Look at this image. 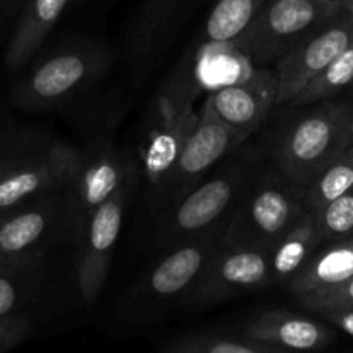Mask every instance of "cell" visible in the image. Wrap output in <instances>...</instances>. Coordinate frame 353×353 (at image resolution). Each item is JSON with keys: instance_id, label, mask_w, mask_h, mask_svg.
Here are the masks:
<instances>
[{"instance_id": "cell-1", "label": "cell", "mask_w": 353, "mask_h": 353, "mask_svg": "<svg viewBox=\"0 0 353 353\" xmlns=\"http://www.w3.org/2000/svg\"><path fill=\"white\" fill-rule=\"evenodd\" d=\"M241 147L226 155L188 192L165 203L155 234V243L162 250L209 231L223 230L261 172L257 159L245 154Z\"/></svg>"}, {"instance_id": "cell-2", "label": "cell", "mask_w": 353, "mask_h": 353, "mask_svg": "<svg viewBox=\"0 0 353 353\" xmlns=\"http://www.w3.org/2000/svg\"><path fill=\"white\" fill-rule=\"evenodd\" d=\"M312 105L285 121L265 141L272 169L302 190L345 154L353 116L350 102L324 100Z\"/></svg>"}, {"instance_id": "cell-3", "label": "cell", "mask_w": 353, "mask_h": 353, "mask_svg": "<svg viewBox=\"0 0 353 353\" xmlns=\"http://www.w3.org/2000/svg\"><path fill=\"white\" fill-rule=\"evenodd\" d=\"M305 212L302 188L276 169L261 171L228 217L221 240L268 252Z\"/></svg>"}, {"instance_id": "cell-4", "label": "cell", "mask_w": 353, "mask_h": 353, "mask_svg": "<svg viewBox=\"0 0 353 353\" xmlns=\"http://www.w3.org/2000/svg\"><path fill=\"white\" fill-rule=\"evenodd\" d=\"M110 54L97 43L65 45L30 65L9 100L21 110H52L93 85L109 68Z\"/></svg>"}, {"instance_id": "cell-5", "label": "cell", "mask_w": 353, "mask_h": 353, "mask_svg": "<svg viewBox=\"0 0 353 353\" xmlns=\"http://www.w3.org/2000/svg\"><path fill=\"white\" fill-rule=\"evenodd\" d=\"M221 231H209L168 248L164 257L124 296V316L133 323H145L159 317L176 302H183L219 243Z\"/></svg>"}, {"instance_id": "cell-6", "label": "cell", "mask_w": 353, "mask_h": 353, "mask_svg": "<svg viewBox=\"0 0 353 353\" xmlns=\"http://www.w3.org/2000/svg\"><path fill=\"white\" fill-rule=\"evenodd\" d=\"M83 228L69 186L0 216V248L7 262L41 259L59 243H76Z\"/></svg>"}, {"instance_id": "cell-7", "label": "cell", "mask_w": 353, "mask_h": 353, "mask_svg": "<svg viewBox=\"0 0 353 353\" xmlns=\"http://www.w3.org/2000/svg\"><path fill=\"white\" fill-rule=\"evenodd\" d=\"M192 86L176 85L150 103L138 143L141 174L157 193L196 121Z\"/></svg>"}, {"instance_id": "cell-8", "label": "cell", "mask_w": 353, "mask_h": 353, "mask_svg": "<svg viewBox=\"0 0 353 353\" xmlns=\"http://www.w3.org/2000/svg\"><path fill=\"white\" fill-rule=\"evenodd\" d=\"M138 165L128 172L121 188L86 216L76 245V281L83 300L95 303L109 278L128 200L137 183Z\"/></svg>"}, {"instance_id": "cell-9", "label": "cell", "mask_w": 353, "mask_h": 353, "mask_svg": "<svg viewBox=\"0 0 353 353\" xmlns=\"http://www.w3.org/2000/svg\"><path fill=\"white\" fill-rule=\"evenodd\" d=\"M338 0H264L238 50L255 65H272L303 33L330 19Z\"/></svg>"}, {"instance_id": "cell-10", "label": "cell", "mask_w": 353, "mask_h": 353, "mask_svg": "<svg viewBox=\"0 0 353 353\" xmlns=\"http://www.w3.org/2000/svg\"><path fill=\"white\" fill-rule=\"evenodd\" d=\"M274 285L268 252L226 243L219 238L212 255L183 303L209 307Z\"/></svg>"}, {"instance_id": "cell-11", "label": "cell", "mask_w": 353, "mask_h": 353, "mask_svg": "<svg viewBox=\"0 0 353 353\" xmlns=\"http://www.w3.org/2000/svg\"><path fill=\"white\" fill-rule=\"evenodd\" d=\"M353 41V17L340 10L303 33L274 62L276 105H288L303 86Z\"/></svg>"}, {"instance_id": "cell-12", "label": "cell", "mask_w": 353, "mask_h": 353, "mask_svg": "<svg viewBox=\"0 0 353 353\" xmlns=\"http://www.w3.org/2000/svg\"><path fill=\"white\" fill-rule=\"evenodd\" d=\"M247 141L234 130L223 123L207 103L196 114L193 130L179 150L174 165L165 176L164 183L155 193L161 203H169L188 192L200 181L207 172L212 171L226 155L233 154L236 148Z\"/></svg>"}, {"instance_id": "cell-13", "label": "cell", "mask_w": 353, "mask_h": 353, "mask_svg": "<svg viewBox=\"0 0 353 353\" xmlns=\"http://www.w3.org/2000/svg\"><path fill=\"white\" fill-rule=\"evenodd\" d=\"M79 152L59 140L38 145L0 178V216L71 185Z\"/></svg>"}, {"instance_id": "cell-14", "label": "cell", "mask_w": 353, "mask_h": 353, "mask_svg": "<svg viewBox=\"0 0 353 353\" xmlns=\"http://www.w3.org/2000/svg\"><path fill=\"white\" fill-rule=\"evenodd\" d=\"M205 103L226 126L248 138L265 123L276 105L274 72L265 65L250 69L245 78L212 90Z\"/></svg>"}, {"instance_id": "cell-15", "label": "cell", "mask_w": 353, "mask_h": 353, "mask_svg": "<svg viewBox=\"0 0 353 353\" xmlns=\"http://www.w3.org/2000/svg\"><path fill=\"white\" fill-rule=\"evenodd\" d=\"M134 165L110 140L95 141L88 150L79 154L69 190L83 223L92 210L121 188Z\"/></svg>"}, {"instance_id": "cell-16", "label": "cell", "mask_w": 353, "mask_h": 353, "mask_svg": "<svg viewBox=\"0 0 353 353\" xmlns=\"http://www.w3.org/2000/svg\"><path fill=\"white\" fill-rule=\"evenodd\" d=\"M238 330L278 353L321 350L334 341L333 330L319 321L288 310H265L238 326Z\"/></svg>"}, {"instance_id": "cell-17", "label": "cell", "mask_w": 353, "mask_h": 353, "mask_svg": "<svg viewBox=\"0 0 353 353\" xmlns=\"http://www.w3.org/2000/svg\"><path fill=\"white\" fill-rule=\"evenodd\" d=\"M72 0H26L16 16L3 64L9 72L28 68Z\"/></svg>"}, {"instance_id": "cell-18", "label": "cell", "mask_w": 353, "mask_h": 353, "mask_svg": "<svg viewBox=\"0 0 353 353\" xmlns=\"http://www.w3.org/2000/svg\"><path fill=\"white\" fill-rule=\"evenodd\" d=\"M331 245L317 248L302 271L288 283L295 296L319 292L347 281L353 276V236L330 241Z\"/></svg>"}, {"instance_id": "cell-19", "label": "cell", "mask_w": 353, "mask_h": 353, "mask_svg": "<svg viewBox=\"0 0 353 353\" xmlns=\"http://www.w3.org/2000/svg\"><path fill=\"white\" fill-rule=\"evenodd\" d=\"M319 247L314 214L307 210L268 250L274 285H288Z\"/></svg>"}, {"instance_id": "cell-20", "label": "cell", "mask_w": 353, "mask_h": 353, "mask_svg": "<svg viewBox=\"0 0 353 353\" xmlns=\"http://www.w3.org/2000/svg\"><path fill=\"white\" fill-rule=\"evenodd\" d=\"M264 0H217L199 34L202 47H240Z\"/></svg>"}, {"instance_id": "cell-21", "label": "cell", "mask_w": 353, "mask_h": 353, "mask_svg": "<svg viewBox=\"0 0 353 353\" xmlns=\"http://www.w3.org/2000/svg\"><path fill=\"white\" fill-rule=\"evenodd\" d=\"M159 350L164 353H278L274 348L252 340L238 327L199 330L171 338Z\"/></svg>"}, {"instance_id": "cell-22", "label": "cell", "mask_w": 353, "mask_h": 353, "mask_svg": "<svg viewBox=\"0 0 353 353\" xmlns=\"http://www.w3.org/2000/svg\"><path fill=\"white\" fill-rule=\"evenodd\" d=\"M185 2L188 0H148L128 34V54L133 59H145L154 54Z\"/></svg>"}, {"instance_id": "cell-23", "label": "cell", "mask_w": 353, "mask_h": 353, "mask_svg": "<svg viewBox=\"0 0 353 353\" xmlns=\"http://www.w3.org/2000/svg\"><path fill=\"white\" fill-rule=\"evenodd\" d=\"M43 285L41 259L9 262L0 271V317L21 312L33 302Z\"/></svg>"}, {"instance_id": "cell-24", "label": "cell", "mask_w": 353, "mask_h": 353, "mask_svg": "<svg viewBox=\"0 0 353 353\" xmlns=\"http://www.w3.org/2000/svg\"><path fill=\"white\" fill-rule=\"evenodd\" d=\"M348 86H353V41L303 86L288 107L295 109L331 100Z\"/></svg>"}, {"instance_id": "cell-25", "label": "cell", "mask_w": 353, "mask_h": 353, "mask_svg": "<svg viewBox=\"0 0 353 353\" xmlns=\"http://www.w3.org/2000/svg\"><path fill=\"white\" fill-rule=\"evenodd\" d=\"M353 188V152H345L303 188V203L316 214L334 199Z\"/></svg>"}, {"instance_id": "cell-26", "label": "cell", "mask_w": 353, "mask_h": 353, "mask_svg": "<svg viewBox=\"0 0 353 353\" xmlns=\"http://www.w3.org/2000/svg\"><path fill=\"white\" fill-rule=\"evenodd\" d=\"M321 243L353 236V188L314 214Z\"/></svg>"}, {"instance_id": "cell-27", "label": "cell", "mask_w": 353, "mask_h": 353, "mask_svg": "<svg viewBox=\"0 0 353 353\" xmlns=\"http://www.w3.org/2000/svg\"><path fill=\"white\" fill-rule=\"evenodd\" d=\"M296 300L307 310L321 314V316L326 312H333V310H350L353 309V276L331 288L296 296Z\"/></svg>"}, {"instance_id": "cell-28", "label": "cell", "mask_w": 353, "mask_h": 353, "mask_svg": "<svg viewBox=\"0 0 353 353\" xmlns=\"http://www.w3.org/2000/svg\"><path fill=\"white\" fill-rule=\"evenodd\" d=\"M31 331H33V323L23 310L2 316L0 317V352H7L26 341Z\"/></svg>"}, {"instance_id": "cell-29", "label": "cell", "mask_w": 353, "mask_h": 353, "mask_svg": "<svg viewBox=\"0 0 353 353\" xmlns=\"http://www.w3.org/2000/svg\"><path fill=\"white\" fill-rule=\"evenodd\" d=\"M38 145H34L33 141L24 137H10L6 140H0V178Z\"/></svg>"}, {"instance_id": "cell-30", "label": "cell", "mask_w": 353, "mask_h": 353, "mask_svg": "<svg viewBox=\"0 0 353 353\" xmlns=\"http://www.w3.org/2000/svg\"><path fill=\"white\" fill-rule=\"evenodd\" d=\"M333 326L340 327L347 334L353 336V309L350 310H333V312L323 314Z\"/></svg>"}, {"instance_id": "cell-31", "label": "cell", "mask_w": 353, "mask_h": 353, "mask_svg": "<svg viewBox=\"0 0 353 353\" xmlns=\"http://www.w3.org/2000/svg\"><path fill=\"white\" fill-rule=\"evenodd\" d=\"M338 3H340L341 10H345L353 17V0H338Z\"/></svg>"}, {"instance_id": "cell-32", "label": "cell", "mask_w": 353, "mask_h": 353, "mask_svg": "<svg viewBox=\"0 0 353 353\" xmlns=\"http://www.w3.org/2000/svg\"><path fill=\"white\" fill-rule=\"evenodd\" d=\"M345 152H353V116H352V123H350V131H348V145H347V150Z\"/></svg>"}, {"instance_id": "cell-33", "label": "cell", "mask_w": 353, "mask_h": 353, "mask_svg": "<svg viewBox=\"0 0 353 353\" xmlns=\"http://www.w3.org/2000/svg\"><path fill=\"white\" fill-rule=\"evenodd\" d=\"M9 264V262H7V259H6V255H3V252H2V248H0V271H2L3 268H6V265Z\"/></svg>"}]
</instances>
